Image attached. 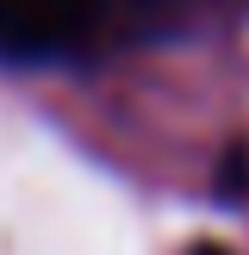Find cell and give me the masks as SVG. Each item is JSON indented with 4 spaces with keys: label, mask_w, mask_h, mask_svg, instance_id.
<instances>
[{
    "label": "cell",
    "mask_w": 249,
    "mask_h": 255,
    "mask_svg": "<svg viewBox=\"0 0 249 255\" xmlns=\"http://www.w3.org/2000/svg\"><path fill=\"white\" fill-rule=\"evenodd\" d=\"M106 25V0H0L6 56H81Z\"/></svg>",
    "instance_id": "cell-1"
},
{
    "label": "cell",
    "mask_w": 249,
    "mask_h": 255,
    "mask_svg": "<svg viewBox=\"0 0 249 255\" xmlns=\"http://www.w3.org/2000/svg\"><path fill=\"white\" fill-rule=\"evenodd\" d=\"M187 255H224V249L218 243H199V249H187Z\"/></svg>",
    "instance_id": "cell-2"
}]
</instances>
